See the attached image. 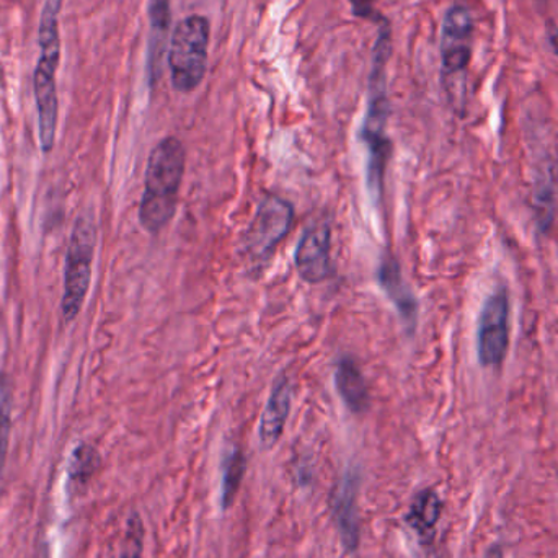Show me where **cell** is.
I'll return each instance as SVG.
<instances>
[{
	"mask_svg": "<svg viewBox=\"0 0 558 558\" xmlns=\"http://www.w3.org/2000/svg\"><path fill=\"white\" fill-rule=\"evenodd\" d=\"M185 166V146L177 137H166L150 153L140 206L141 226L150 234L162 231L175 216Z\"/></svg>",
	"mask_w": 558,
	"mask_h": 558,
	"instance_id": "cell-1",
	"label": "cell"
},
{
	"mask_svg": "<svg viewBox=\"0 0 558 558\" xmlns=\"http://www.w3.org/2000/svg\"><path fill=\"white\" fill-rule=\"evenodd\" d=\"M64 0H46L39 16L38 46L39 59L33 75V94L38 111L39 146L43 153H51L58 130V85L56 72L61 58L59 38V13Z\"/></svg>",
	"mask_w": 558,
	"mask_h": 558,
	"instance_id": "cell-2",
	"label": "cell"
},
{
	"mask_svg": "<svg viewBox=\"0 0 558 558\" xmlns=\"http://www.w3.org/2000/svg\"><path fill=\"white\" fill-rule=\"evenodd\" d=\"M390 54V29L384 25L373 52V69L369 78V108L364 120L361 137L369 150L367 160V185L371 195L379 202L383 192L384 173L390 156V143L386 136L389 100L386 90V68Z\"/></svg>",
	"mask_w": 558,
	"mask_h": 558,
	"instance_id": "cell-3",
	"label": "cell"
},
{
	"mask_svg": "<svg viewBox=\"0 0 558 558\" xmlns=\"http://www.w3.org/2000/svg\"><path fill=\"white\" fill-rule=\"evenodd\" d=\"M211 25L202 15H190L177 25L170 39L169 68L172 85L182 94L196 90L208 69Z\"/></svg>",
	"mask_w": 558,
	"mask_h": 558,
	"instance_id": "cell-4",
	"label": "cell"
},
{
	"mask_svg": "<svg viewBox=\"0 0 558 558\" xmlns=\"http://www.w3.org/2000/svg\"><path fill=\"white\" fill-rule=\"evenodd\" d=\"M97 228L94 216L81 215L72 229L64 265V294L61 311L65 322H72L82 311L92 279Z\"/></svg>",
	"mask_w": 558,
	"mask_h": 558,
	"instance_id": "cell-5",
	"label": "cell"
},
{
	"mask_svg": "<svg viewBox=\"0 0 558 558\" xmlns=\"http://www.w3.org/2000/svg\"><path fill=\"white\" fill-rule=\"evenodd\" d=\"M294 208L291 203L277 195H267L262 199L254 221L244 235V254L254 268L268 264L282 239L291 231Z\"/></svg>",
	"mask_w": 558,
	"mask_h": 558,
	"instance_id": "cell-6",
	"label": "cell"
},
{
	"mask_svg": "<svg viewBox=\"0 0 558 558\" xmlns=\"http://www.w3.org/2000/svg\"><path fill=\"white\" fill-rule=\"evenodd\" d=\"M474 43V19L464 5H452L446 12L441 28L442 75L448 82L449 94L456 82L464 78L472 58Z\"/></svg>",
	"mask_w": 558,
	"mask_h": 558,
	"instance_id": "cell-7",
	"label": "cell"
},
{
	"mask_svg": "<svg viewBox=\"0 0 558 558\" xmlns=\"http://www.w3.org/2000/svg\"><path fill=\"white\" fill-rule=\"evenodd\" d=\"M510 343V298L505 288L495 289L482 307L477 328V353L482 366L504 363Z\"/></svg>",
	"mask_w": 558,
	"mask_h": 558,
	"instance_id": "cell-8",
	"label": "cell"
},
{
	"mask_svg": "<svg viewBox=\"0 0 558 558\" xmlns=\"http://www.w3.org/2000/svg\"><path fill=\"white\" fill-rule=\"evenodd\" d=\"M331 232L325 225L312 226L295 248V270L302 281L318 284L333 274L331 268Z\"/></svg>",
	"mask_w": 558,
	"mask_h": 558,
	"instance_id": "cell-9",
	"label": "cell"
},
{
	"mask_svg": "<svg viewBox=\"0 0 558 558\" xmlns=\"http://www.w3.org/2000/svg\"><path fill=\"white\" fill-rule=\"evenodd\" d=\"M291 380L288 376L278 377L260 420V442L264 448H274L281 438L291 412Z\"/></svg>",
	"mask_w": 558,
	"mask_h": 558,
	"instance_id": "cell-10",
	"label": "cell"
},
{
	"mask_svg": "<svg viewBox=\"0 0 558 558\" xmlns=\"http://www.w3.org/2000/svg\"><path fill=\"white\" fill-rule=\"evenodd\" d=\"M357 481L348 475L335 495V518L340 527L341 537L348 550H354L360 544L357 534Z\"/></svg>",
	"mask_w": 558,
	"mask_h": 558,
	"instance_id": "cell-11",
	"label": "cell"
},
{
	"mask_svg": "<svg viewBox=\"0 0 558 558\" xmlns=\"http://www.w3.org/2000/svg\"><path fill=\"white\" fill-rule=\"evenodd\" d=\"M335 384L348 409L354 413H363L369 407V389L357 364L350 357L338 363L335 371Z\"/></svg>",
	"mask_w": 558,
	"mask_h": 558,
	"instance_id": "cell-12",
	"label": "cell"
},
{
	"mask_svg": "<svg viewBox=\"0 0 558 558\" xmlns=\"http://www.w3.org/2000/svg\"><path fill=\"white\" fill-rule=\"evenodd\" d=\"M442 514V501L435 490H423L413 498L410 505L407 523L418 534L423 543H429L435 537L436 526Z\"/></svg>",
	"mask_w": 558,
	"mask_h": 558,
	"instance_id": "cell-13",
	"label": "cell"
},
{
	"mask_svg": "<svg viewBox=\"0 0 558 558\" xmlns=\"http://www.w3.org/2000/svg\"><path fill=\"white\" fill-rule=\"evenodd\" d=\"M379 281L386 289L387 295L392 299L396 307H399L400 315L407 322L415 324L416 320V301L410 289L403 282L402 274H400L399 264L392 257L386 258L380 265Z\"/></svg>",
	"mask_w": 558,
	"mask_h": 558,
	"instance_id": "cell-14",
	"label": "cell"
},
{
	"mask_svg": "<svg viewBox=\"0 0 558 558\" xmlns=\"http://www.w3.org/2000/svg\"><path fill=\"white\" fill-rule=\"evenodd\" d=\"M170 2L172 0H149V20L150 28H153V39H150V68L157 69L160 56L166 45V35L169 32L170 20Z\"/></svg>",
	"mask_w": 558,
	"mask_h": 558,
	"instance_id": "cell-15",
	"label": "cell"
},
{
	"mask_svg": "<svg viewBox=\"0 0 558 558\" xmlns=\"http://www.w3.org/2000/svg\"><path fill=\"white\" fill-rule=\"evenodd\" d=\"M245 474V458L241 449H235L226 461L225 477H222L221 501L222 508L228 510L234 504Z\"/></svg>",
	"mask_w": 558,
	"mask_h": 558,
	"instance_id": "cell-16",
	"label": "cell"
},
{
	"mask_svg": "<svg viewBox=\"0 0 558 558\" xmlns=\"http://www.w3.org/2000/svg\"><path fill=\"white\" fill-rule=\"evenodd\" d=\"M100 465V456L92 446L81 445L74 449L69 462V478L72 482H85L95 474Z\"/></svg>",
	"mask_w": 558,
	"mask_h": 558,
	"instance_id": "cell-17",
	"label": "cell"
},
{
	"mask_svg": "<svg viewBox=\"0 0 558 558\" xmlns=\"http://www.w3.org/2000/svg\"><path fill=\"white\" fill-rule=\"evenodd\" d=\"M144 550V526L137 514L128 520L124 531L123 543H121L118 558H143Z\"/></svg>",
	"mask_w": 558,
	"mask_h": 558,
	"instance_id": "cell-18",
	"label": "cell"
},
{
	"mask_svg": "<svg viewBox=\"0 0 558 558\" xmlns=\"http://www.w3.org/2000/svg\"><path fill=\"white\" fill-rule=\"evenodd\" d=\"M10 390L5 384L0 386V468L7 454V442L10 435Z\"/></svg>",
	"mask_w": 558,
	"mask_h": 558,
	"instance_id": "cell-19",
	"label": "cell"
},
{
	"mask_svg": "<svg viewBox=\"0 0 558 558\" xmlns=\"http://www.w3.org/2000/svg\"><path fill=\"white\" fill-rule=\"evenodd\" d=\"M353 5L354 13L363 19H371L374 12V2L376 0H350Z\"/></svg>",
	"mask_w": 558,
	"mask_h": 558,
	"instance_id": "cell-20",
	"label": "cell"
},
{
	"mask_svg": "<svg viewBox=\"0 0 558 558\" xmlns=\"http://www.w3.org/2000/svg\"><path fill=\"white\" fill-rule=\"evenodd\" d=\"M484 558H505V554L498 544H494V546L488 547Z\"/></svg>",
	"mask_w": 558,
	"mask_h": 558,
	"instance_id": "cell-21",
	"label": "cell"
},
{
	"mask_svg": "<svg viewBox=\"0 0 558 558\" xmlns=\"http://www.w3.org/2000/svg\"><path fill=\"white\" fill-rule=\"evenodd\" d=\"M549 43L553 46L554 52L558 56V29H550Z\"/></svg>",
	"mask_w": 558,
	"mask_h": 558,
	"instance_id": "cell-22",
	"label": "cell"
}]
</instances>
